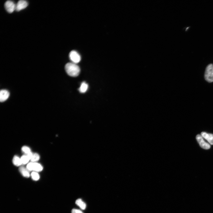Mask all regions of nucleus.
Here are the masks:
<instances>
[{
  "mask_svg": "<svg viewBox=\"0 0 213 213\" xmlns=\"http://www.w3.org/2000/svg\"><path fill=\"white\" fill-rule=\"evenodd\" d=\"M65 69L67 74L73 77H76L80 74V69L77 64L73 63H69L66 64Z\"/></svg>",
  "mask_w": 213,
  "mask_h": 213,
  "instance_id": "1",
  "label": "nucleus"
},
{
  "mask_svg": "<svg viewBox=\"0 0 213 213\" xmlns=\"http://www.w3.org/2000/svg\"><path fill=\"white\" fill-rule=\"evenodd\" d=\"M204 77L206 80L209 83L213 82V65L212 64L209 65L206 67Z\"/></svg>",
  "mask_w": 213,
  "mask_h": 213,
  "instance_id": "2",
  "label": "nucleus"
},
{
  "mask_svg": "<svg viewBox=\"0 0 213 213\" xmlns=\"http://www.w3.org/2000/svg\"><path fill=\"white\" fill-rule=\"evenodd\" d=\"M69 57L72 63L76 64L79 63L81 60V57L80 54L75 51H72L70 52Z\"/></svg>",
  "mask_w": 213,
  "mask_h": 213,
  "instance_id": "3",
  "label": "nucleus"
},
{
  "mask_svg": "<svg viewBox=\"0 0 213 213\" xmlns=\"http://www.w3.org/2000/svg\"><path fill=\"white\" fill-rule=\"evenodd\" d=\"M196 139L200 146L203 149H209L210 148L209 144L204 141L201 135H197L196 136Z\"/></svg>",
  "mask_w": 213,
  "mask_h": 213,
  "instance_id": "4",
  "label": "nucleus"
},
{
  "mask_svg": "<svg viewBox=\"0 0 213 213\" xmlns=\"http://www.w3.org/2000/svg\"><path fill=\"white\" fill-rule=\"evenodd\" d=\"M16 6L15 3L11 1H8L5 4V8L7 11L9 13H12L16 10Z\"/></svg>",
  "mask_w": 213,
  "mask_h": 213,
  "instance_id": "5",
  "label": "nucleus"
},
{
  "mask_svg": "<svg viewBox=\"0 0 213 213\" xmlns=\"http://www.w3.org/2000/svg\"><path fill=\"white\" fill-rule=\"evenodd\" d=\"M28 2L25 1L21 0L16 4V10L19 12L26 8L28 6Z\"/></svg>",
  "mask_w": 213,
  "mask_h": 213,
  "instance_id": "6",
  "label": "nucleus"
},
{
  "mask_svg": "<svg viewBox=\"0 0 213 213\" xmlns=\"http://www.w3.org/2000/svg\"><path fill=\"white\" fill-rule=\"evenodd\" d=\"M10 96L9 92L6 90H2L0 92V101L3 102L6 100Z\"/></svg>",
  "mask_w": 213,
  "mask_h": 213,
  "instance_id": "7",
  "label": "nucleus"
},
{
  "mask_svg": "<svg viewBox=\"0 0 213 213\" xmlns=\"http://www.w3.org/2000/svg\"><path fill=\"white\" fill-rule=\"evenodd\" d=\"M201 135L202 136L207 140L210 144L213 145V134L202 132L201 133Z\"/></svg>",
  "mask_w": 213,
  "mask_h": 213,
  "instance_id": "8",
  "label": "nucleus"
},
{
  "mask_svg": "<svg viewBox=\"0 0 213 213\" xmlns=\"http://www.w3.org/2000/svg\"><path fill=\"white\" fill-rule=\"evenodd\" d=\"M19 171L22 175L25 178H29L30 176V171L27 168L24 166H21L19 168Z\"/></svg>",
  "mask_w": 213,
  "mask_h": 213,
  "instance_id": "9",
  "label": "nucleus"
},
{
  "mask_svg": "<svg viewBox=\"0 0 213 213\" xmlns=\"http://www.w3.org/2000/svg\"><path fill=\"white\" fill-rule=\"evenodd\" d=\"M43 169V167L40 164L36 162H33V171L37 172H40Z\"/></svg>",
  "mask_w": 213,
  "mask_h": 213,
  "instance_id": "10",
  "label": "nucleus"
},
{
  "mask_svg": "<svg viewBox=\"0 0 213 213\" xmlns=\"http://www.w3.org/2000/svg\"><path fill=\"white\" fill-rule=\"evenodd\" d=\"M13 162L14 165L17 166H20L22 164L21 158L17 156L14 157Z\"/></svg>",
  "mask_w": 213,
  "mask_h": 213,
  "instance_id": "11",
  "label": "nucleus"
},
{
  "mask_svg": "<svg viewBox=\"0 0 213 213\" xmlns=\"http://www.w3.org/2000/svg\"><path fill=\"white\" fill-rule=\"evenodd\" d=\"M88 87V84L85 82H83L81 84L79 90L80 92L84 93L87 91Z\"/></svg>",
  "mask_w": 213,
  "mask_h": 213,
  "instance_id": "12",
  "label": "nucleus"
},
{
  "mask_svg": "<svg viewBox=\"0 0 213 213\" xmlns=\"http://www.w3.org/2000/svg\"><path fill=\"white\" fill-rule=\"evenodd\" d=\"M76 204L83 210L85 209L86 208V204L81 199H77L76 201Z\"/></svg>",
  "mask_w": 213,
  "mask_h": 213,
  "instance_id": "13",
  "label": "nucleus"
},
{
  "mask_svg": "<svg viewBox=\"0 0 213 213\" xmlns=\"http://www.w3.org/2000/svg\"><path fill=\"white\" fill-rule=\"evenodd\" d=\"M31 175L32 179L34 181H38L40 178V175L37 172L35 171L32 172Z\"/></svg>",
  "mask_w": 213,
  "mask_h": 213,
  "instance_id": "14",
  "label": "nucleus"
},
{
  "mask_svg": "<svg viewBox=\"0 0 213 213\" xmlns=\"http://www.w3.org/2000/svg\"><path fill=\"white\" fill-rule=\"evenodd\" d=\"M22 164L25 165L28 163L30 160L27 155H23L21 158Z\"/></svg>",
  "mask_w": 213,
  "mask_h": 213,
  "instance_id": "15",
  "label": "nucleus"
},
{
  "mask_svg": "<svg viewBox=\"0 0 213 213\" xmlns=\"http://www.w3.org/2000/svg\"><path fill=\"white\" fill-rule=\"evenodd\" d=\"M40 159V156L37 153H33L32 157L31 160L32 162H36Z\"/></svg>",
  "mask_w": 213,
  "mask_h": 213,
  "instance_id": "16",
  "label": "nucleus"
},
{
  "mask_svg": "<svg viewBox=\"0 0 213 213\" xmlns=\"http://www.w3.org/2000/svg\"><path fill=\"white\" fill-rule=\"evenodd\" d=\"M22 150L24 153L27 155L31 152L30 148L27 146H24L22 147Z\"/></svg>",
  "mask_w": 213,
  "mask_h": 213,
  "instance_id": "17",
  "label": "nucleus"
},
{
  "mask_svg": "<svg viewBox=\"0 0 213 213\" xmlns=\"http://www.w3.org/2000/svg\"><path fill=\"white\" fill-rule=\"evenodd\" d=\"M33 162H32L28 163L27 165V168L30 171H33Z\"/></svg>",
  "mask_w": 213,
  "mask_h": 213,
  "instance_id": "18",
  "label": "nucleus"
},
{
  "mask_svg": "<svg viewBox=\"0 0 213 213\" xmlns=\"http://www.w3.org/2000/svg\"><path fill=\"white\" fill-rule=\"evenodd\" d=\"M72 213H83V212L81 210L76 209H73L71 211Z\"/></svg>",
  "mask_w": 213,
  "mask_h": 213,
  "instance_id": "19",
  "label": "nucleus"
},
{
  "mask_svg": "<svg viewBox=\"0 0 213 213\" xmlns=\"http://www.w3.org/2000/svg\"><path fill=\"white\" fill-rule=\"evenodd\" d=\"M33 155V153H32V152H31L28 154H27V156L30 160H31L32 157Z\"/></svg>",
  "mask_w": 213,
  "mask_h": 213,
  "instance_id": "20",
  "label": "nucleus"
}]
</instances>
